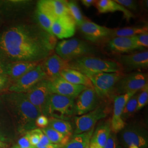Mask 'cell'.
<instances>
[{
  "label": "cell",
  "mask_w": 148,
  "mask_h": 148,
  "mask_svg": "<svg viewBox=\"0 0 148 148\" xmlns=\"http://www.w3.org/2000/svg\"><path fill=\"white\" fill-rule=\"evenodd\" d=\"M56 43L54 36L38 27H11L0 35V56L8 63H38L49 56Z\"/></svg>",
  "instance_id": "6da1fadb"
},
{
  "label": "cell",
  "mask_w": 148,
  "mask_h": 148,
  "mask_svg": "<svg viewBox=\"0 0 148 148\" xmlns=\"http://www.w3.org/2000/svg\"><path fill=\"white\" fill-rule=\"evenodd\" d=\"M3 99L14 117L18 132L25 134L36 128L35 121L41 114L24 93H11Z\"/></svg>",
  "instance_id": "7a4b0ae2"
},
{
  "label": "cell",
  "mask_w": 148,
  "mask_h": 148,
  "mask_svg": "<svg viewBox=\"0 0 148 148\" xmlns=\"http://www.w3.org/2000/svg\"><path fill=\"white\" fill-rule=\"evenodd\" d=\"M69 68L85 75L102 73H121L122 66L116 62L85 56L69 62Z\"/></svg>",
  "instance_id": "3957f363"
},
{
  "label": "cell",
  "mask_w": 148,
  "mask_h": 148,
  "mask_svg": "<svg viewBox=\"0 0 148 148\" xmlns=\"http://www.w3.org/2000/svg\"><path fill=\"white\" fill-rule=\"evenodd\" d=\"M74 114V98L52 93L49 95L44 115L68 121Z\"/></svg>",
  "instance_id": "277c9868"
},
{
  "label": "cell",
  "mask_w": 148,
  "mask_h": 148,
  "mask_svg": "<svg viewBox=\"0 0 148 148\" xmlns=\"http://www.w3.org/2000/svg\"><path fill=\"white\" fill-rule=\"evenodd\" d=\"M92 52L88 43L78 38L64 40L56 46L57 54L68 62L87 56Z\"/></svg>",
  "instance_id": "5b68a950"
},
{
  "label": "cell",
  "mask_w": 148,
  "mask_h": 148,
  "mask_svg": "<svg viewBox=\"0 0 148 148\" xmlns=\"http://www.w3.org/2000/svg\"><path fill=\"white\" fill-rule=\"evenodd\" d=\"M85 75L91 81L99 98H104L109 95L119 81L123 76L122 73H102Z\"/></svg>",
  "instance_id": "8992f818"
},
{
  "label": "cell",
  "mask_w": 148,
  "mask_h": 148,
  "mask_svg": "<svg viewBox=\"0 0 148 148\" xmlns=\"http://www.w3.org/2000/svg\"><path fill=\"white\" fill-rule=\"evenodd\" d=\"M120 133L119 142L125 148L135 145L139 148H148V134L147 129L138 123L125 126Z\"/></svg>",
  "instance_id": "52a82bcc"
},
{
  "label": "cell",
  "mask_w": 148,
  "mask_h": 148,
  "mask_svg": "<svg viewBox=\"0 0 148 148\" xmlns=\"http://www.w3.org/2000/svg\"><path fill=\"white\" fill-rule=\"evenodd\" d=\"M43 79H46V75L43 65L38 64L32 70L13 81L9 90L12 93H24Z\"/></svg>",
  "instance_id": "ba28073f"
},
{
  "label": "cell",
  "mask_w": 148,
  "mask_h": 148,
  "mask_svg": "<svg viewBox=\"0 0 148 148\" xmlns=\"http://www.w3.org/2000/svg\"><path fill=\"white\" fill-rule=\"evenodd\" d=\"M108 108L104 105H99L95 110L79 116L75 117V130L74 135L89 131L95 127L98 121L106 118Z\"/></svg>",
  "instance_id": "9c48e42d"
},
{
  "label": "cell",
  "mask_w": 148,
  "mask_h": 148,
  "mask_svg": "<svg viewBox=\"0 0 148 148\" xmlns=\"http://www.w3.org/2000/svg\"><path fill=\"white\" fill-rule=\"evenodd\" d=\"M148 74L142 73L123 75L115 85L114 90L120 95L129 92H137L148 85Z\"/></svg>",
  "instance_id": "30bf717a"
},
{
  "label": "cell",
  "mask_w": 148,
  "mask_h": 148,
  "mask_svg": "<svg viewBox=\"0 0 148 148\" xmlns=\"http://www.w3.org/2000/svg\"><path fill=\"white\" fill-rule=\"evenodd\" d=\"M41 115H44L48 97L50 94L49 81L43 79L24 93Z\"/></svg>",
  "instance_id": "8fae6325"
},
{
  "label": "cell",
  "mask_w": 148,
  "mask_h": 148,
  "mask_svg": "<svg viewBox=\"0 0 148 148\" xmlns=\"http://www.w3.org/2000/svg\"><path fill=\"white\" fill-rule=\"evenodd\" d=\"M98 98L93 88H86L75 101V114L81 116L95 110L99 106Z\"/></svg>",
  "instance_id": "7c38bea8"
},
{
  "label": "cell",
  "mask_w": 148,
  "mask_h": 148,
  "mask_svg": "<svg viewBox=\"0 0 148 148\" xmlns=\"http://www.w3.org/2000/svg\"><path fill=\"white\" fill-rule=\"evenodd\" d=\"M86 87L71 84L60 76L52 81H49L50 93L63 95L75 99Z\"/></svg>",
  "instance_id": "4fadbf2b"
},
{
  "label": "cell",
  "mask_w": 148,
  "mask_h": 148,
  "mask_svg": "<svg viewBox=\"0 0 148 148\" xmlns=\"http://www.w3.org/2000/svg\"><path fill=\"white\" fill-rule=\"evenodd\" d=\"M137 92H129L117 95L115 97L114 101L113 114L110 121L111 131L112 132L115 133H119L125 127V122L123 121L121 118L122 111L127 101Z\"/></svg>",
  "instance_id": "5bb4252c"
},
{
  "label": "cell",
  "mask_w": 148,
  "mask_h": 148,
  "mask_svg": "<svg viewBox=\"0 0 148 148\" xmlns=\"http://www.w3.org/2000/svg\"><path fill=\"white\" fill-rule=\"evenodd\" d=\"M76 23L70 14L57 17L51 27V33L59 39L73 37L76 32Z\"/></svg>",
  "instance_id": "9a60e30c"
},
{
  "label": "cell",
  "mask_w": 148,
  "mask_h": 148,
  "mask_svg": "<svg viewBox=\"0 0 148 148\" xmlns=\"http://www.w3.org/2000/svg\"><path fill=\"white\" fill-rule=\"evenodd\" d=\"M79 28L85 38L93 42L111 36V29L87 20H85Z\"/></svg>",
  "instance_id": "2e32d148"
},
{
  "label": "cell",
  "mask_w": 148,
  "mask_h": 148,
  "mask_svg": "<svg viewBox=\"0 0 148 148\" xmlns=\"http://www.w3.org/2000/svg\"><path fill=\"white\" fill-rule=\"evenodd\" d=\"M43 65L46 79L52 81L61 76L64 70L69 68V62L61 58L57 54H52L46 59Z\"/></svg>",
  "instance_id": "e0dca14e"
},
{
  "label": "cell",
  "mask_w": 148,
  "mask_h": 148,
  "mask_svg": "<svg viewBox=\"0 0 148 148\" xmlns=\"http://www.w3.org/2000/svg\"><path fill=\"white\" fill-rule=\"evenodd\" d=\"M36 17L41 29L52 35L51 27L57 17L53 12L49 0H42L38 2Z\"/></svg>",
  "instance_id": "ac0fdd59"
},
{
  "label": "cell",
  "mask_w": 148,
  "mask_h": 148,
  "mask_svg": "<svg viewBox=\"0 0 148 148\" xmlns=\"http://www.w3.org/2000/svg\"><path fill=\"white\" fill-rule=\"evenodd\" d=\"M120 62L128 70L147 69L148 51L147 50L128 55L122 56Z\"/></svg>",
  "instance_id": "d6986e66"
},
{
  "label": "cell",
  "mask_w": 148,
  "mask_h": 148,
  "mask_svg": "<svg viewBox=\"0 0 148 148\" xmlns=\"http://www.w3.org/2000/svg\"><path fill=\"white\" fill-rule=\"evenodd\" d=\"M111 132L110 121L101 122L94 130L90 138V148H104Z\"/></svg>",
  "instance_id": "ffe728a7"
},
{
  "label": "cell",
  "mask_w": 148,
  "mask_h": 148,
  "mask_svg": "<svg viewBox=\"0 0 148 148\" xmlns=\"http://www.w3.org/2000/svg\"><path fill=\"white\" fill-rule=\"evenodd\" d=\"M95 7L100 13H112L115 12H120L122 13L123 17L127 21H130L131 18H134L132 13L127 10L123 6L117 3L113 0H99L96 1Z\"/></svg>",
  "instance_id": "44dd1931"
},
{
  "label": "cell",
  "mask_w": 148,
  "mask_h": 148,
  "mask_svg": "<svg viewBox=\"0 0 148 148\" xmlns=\"http://www.w3.org/2000/svg\"><path fill=\"white\" fill-rule=\"evenodd\" d=\"M38 63L28 62H16L9 63L6 67L5 75L14 81L35 68Z\"/></svg>",
  "instance_id": "7402d4cb"
},
{
  "label": "cell",
  "mask_w": 148,
  "mask_h": 148,
  "mask_svg": "<svg viewBox=\"0 0 148 148\" xmlns=\"http://www.w3.org/2000/svg\"><path fill=\"white\" fill-rule=\"evenodd\" d=\"M108 47L114 53H125L137 49L133 37H115L108 43Z\"/></svg>",
  "instance_id": "603a6c76"
},
{
  "label": "cell",
  "mask_w": 148,
  "mask_h": 148,
  "mask_svg": "<svg viewBox=\"0 0 148 148\" xmlns=\"http://www.w3.org/2000/svg\"><path fill=\"white\" fill-rule=\"evenodd\" d=\"M63 79L74 85H81L87 88H93L89 78L85 74L74 69H65L60 75Z\"/></svg>",
  "instance_id": "cb8c5ba5"
},
{
  "label": "cell",
  "mask_w": 148,
  "mask_h": 148,
  "mask_svg": "<svg viewBox=\"0 0 148 148\" xmlns=\"http://www.w3.org/2000/svg\"><path fill=\"white\" fill-rule=\"evenodd\" d=\"M95 130V127L89 131L74 135L62 148H85L89 142Z\"/></svg>",
  "instance_id": "d4e9b609"
},
{
  "label": "cell",
  "mask_w": 148,
  "mask_h": 148,
  "mask_svg": "<svg viewBox=\"0 0 148 148\" xmlns=\"http://www.w3.org/2000/svg\"><path fill=\"white\" fill-rule=\"evenodd\" d=\"M148 26L131 27L112 29L111 36L115 37H133L138 35L148 33Z\"/></svg>",
  "instance_id": "484cf974"
},
{
  "label": "cell",
  "mask_w": 148,
  "mask_h": 148,
  "mask_svg": "<svg viewBox=\"0 0 148 148\" xmlns=\"http://www.w3.org/2000/svg\"><path fill=\"white\" fill-rule=\"evenodd\" d=\"M41 130L47 137L51 143L59 145L62 147L68 143L71 137V136H66L61 133L58 132L49 126Z\"/></svg>",
  "instance_id": "4316f807"
},
{
  "label": "cell",
  "mask_w": 148,
  "mask_h": 148,
  "mask_svg": "<svg viewBox=\"0 0 148 148\" xmlns=\"http://www.w3.org/2000/svg\"><path fill=\"white\" fill-rule=\"evenodd\" d=\"M48 119L49 123L48 126L51 127L54 130L64 135L71 136L73 127L68 121L53 117H49Z\"/></svg>",
  "instance_id": "83f0119b"
},
{
  "label": "cell",
  "mask_w": 148,
  "mask_h": 148,
  "mask_svg": "<svg viewBox=\"0 0 148 148\" xmlns=\"http://www.w3.org/2000/svg\"><path fill=\"white\" fill-rule=\"evenodd\" d=\"M138 94L137 92L131 97L125 106L121 115L122 119L123 121L132 116L137 111Z\"/></svg>",
  "instance_id": "f1b7e54d"
},
{
  "label": "cell",
  "mask_w": 148,
  "mask_h": 148,
  "mask_svg": "<svg viewBox=\"0 0 148 148\" xmlns=\"http://www.w3.org/2000/svg\"><path fill=\"white\" fill-rule=\"evenodd\" d=\"M49 1L57 17L70 14L67 1L63 0H49Z\"/></svg>",
  "instance_id": "f546056e"
},
{
  "label": "cell",
  "mask_w": 148,
  "mask_h": 148,
  "mask_svg": "<svg viewBox=\"0 0 148 148\" xmlns=\"http://www.w3.org/2000/svg\"><path fill=\"white\" fill-rule=\"evenodd\" d=\"M69 10V14L74 19L76 24L79 27L85 21L83 15L81 12L79 7L75 1L68 2Z\"/></svg>",
  "instance_id": "4dcf8cb0"
},
{
  "label": "cell",
  "mask_w": 148,
  "mask_h": 148,
  "mask_svg": "<svg viewBox=\"0 0 148 148\" xmlns=\"http://www.w3.org/2000/svg\"><path fill=\"white\" fill-rule=\"evenodd\" d=\"M148 85H147L142 90L141 92L138 94L137 99V111L141 110L148 104Z\"/></svg>",
  "instance_id": "1f68e13d"
},
{
  "label": "cell",
  "mask_w": 148,
  "mask_h": 148,
  "mask_svg": "<svg viewBox=\"0 0 148 148\" xmlns=\"http://www.w3.org/2000/svg\"><path fill=\"white\" fill-rule=\"evenodd\" d=\"M137 49H142L148 46V33H145L133 36Z\"/></svg>",
  "instance_id": "d6a6232c"
},
{
  "label": "cell",
  "mask_w": 148,
  "mask_h": 148,
  "mask_svg": "<svg viewBox=\"0 0 148 148\" xmlns=\"http://www.w3.org/2000/svg\"><path fill=\"white\" fill-rule=\"evenodd\" d=\"M104 148H121L116 133L111 131L107 139Z\"/></svg>",
  "instance_id": "836d02e7"
},
{
  "label": "cell",
  "mask_w": 148,
  "mask_h": 148,
  "mask_svg": "<svg viewBox=\"0 0 148 148\" xmlns=\"http://www.w3.org/2000/svg\"><path fill=\"white\" fill-rule=\"evenodd\" d=\"M117 3L123 6L128 10L137 11L138 9L137 2L133 0H115Z\"/></svg>",
  "instance_id": "e575fe53"
},
{
  "label": "cell",
  "mask_w": 148,
  "mask_h": 148,
  "mask_svg": "<svg viewBox=\"0 0 148 148\" xmlns=\"http://www.w3.org/2000/svg\"><path fill=\"white\" fill-rule=\"evenodd\" d=\"M11 148H35L30 143L27 134L21 138L16 144Z\"/></svg>",
  "instance_id": "d590c367"
},
{
  "label": "cell",
  "mask_w": 148,
  "mask_h": 148,
  "mask_svg": "<svg viewBox=\"0 0 148 148\" xmlns=\"http://www.w3.org/2000/svg\"><path fill=\"white\" fill-rule=\"evenodd\" d=\"M49 123V119L48 117L44 115H40L37 117L35 121L36 127L40 128V129L47 127Z\"/></svg>",
  "instance_id": "8d00e7d4"
},
{
  "label": "cell",
  "mask_w": 148,
  "mask_h": 148,
  "mask_svg": "<svg viewBox=\"0 0 148 148\" xmlns=\"http://www.w3.org/2000/svg\"><path fill=\"white\" fill-rule=\"evenodd\" d=\"M50 144H51V142L49 141L47 137L41 131V132L40 133V142L37 144V146L35 147V148H41Z\"/></svg>",
  "instance_id": "74e56055"
},
{
  "label": "cell",
  "mask_w": 148,
  "mask_h": 148,
  "mask_svg": "<svg viewBox=\"0 0 148 148\" xmlns=\"http://www.w3.org/2000/svg\"><path fill=\"white\" fill-rule=\"evenodd\" d=\"M11 79L5 75H0V91L5 89L10 85Z\"/></svg>",
  "instance_id": "f35d334b"
},
{
  "label": "cell",
  "mask_w": 148,
  "mask_h": 148,
  "mask_svg": "<svg viewBox=\"0 0 148 148\" xmlns=\"http://www.w3.org/2000/svg\"><path fill=\"white\" fill-rule=\"evenodd\" d=\"M8 63L5 62V60L0 56V75H5L6 67Z\"/></svg>",
  "instance_id": "ab89813d"
},
{
  "label": "cell",
  "mask_w": 148,
  "mask_h": 148,
  "mask_svg": "<svg viewBox=\"0 0 148 148\" xmlns=\"http://www.w3.org/2000/svg\"><path fill=\"white\" fill-rule=\"evenodd\" d=\"M95 1H96L95 0H82L81 2L85 7L88 8L91 5H93V4H95Z\"/></svg>",
  "instance_id": "60d3db41"
},
{
  "label": "cell",
  "mask_w": 148,
  "mask_h": 148,
  "mask_svg": "<svg viewBox=\"0 0 148 148\" xmlns=\"http://www.w3.org/2000/svg\"><path fill=\"white\" fill-rule=\"evenodd\" d=\"M62 148V147L59 145H57V144H48L46 146H45V147H43L41 148Z\"/></svg>",
  "instance_id": "b9f144b4"
},
{
  "label": "cell",
  "mask_w": 148,
  "mask_h": 148,
  "mask_svg": "<svg viewBox=\"0 0 148 148\" xmlns=\"http://www.w3.org/2000/svg\"><path fill=\"white\" fill-rule=\"evenodd\" d=\"M6 146H7V145L5 144V143H3V142H2V141H0V148H5Z\"/></svg>",
  "instance_id": "7bdbcfd3"
},
{
  "label": "cell",
  "mask_w": 148,
  "mask_h": 148,
  "mask_svg": "<svg viewBox=\"0 0 148 148\" xmlns=\"http://www.w3.org/2000/svg\"><path fill=\"white\" fill-rule=\"evenodd\" d=\"M128 148H139L137 146L135 145H131L130 146H129Z\"/></svg>",
  "instance_id": "ee69618b"
},
{
  "label": "cell",
  "mask_w": 148,
  "mask_h": 148,
  "mask_svg": "<svg viewBox=\"0 0 148 148\" xmlns=\"http://www.w3.org/2000/svg\"><path fill=\"white\" fill-rule=\"evenodd\" d=\"M90 141L86 144V145L85 148H90Z\"/></svg>",
  "instance_id": "f6af8a7d"
},
{
  "label": "cell",
  "mask_w": 148,
  "mask_h": 148,
  "mask_svg": "<svg viewBox=\"0 0 148 148\" xmlns=\"http://www.w3.org/2000/svg\"><path fill=\"white\" fill-rule=\"evenodd\" d=\"M4 140V138L2 137L1 136V134H0V141H2V140Z\"/></svg>",
  "instance_id": "bcb514c9"
}]
</instances>
